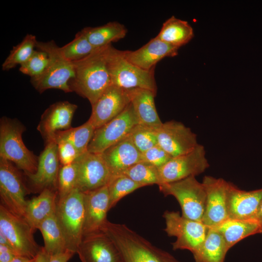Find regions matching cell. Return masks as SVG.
Returning a JSON list of instances; mask_svg holds the SVG:
<instances>
[{"label": "cell", "mask_w": 262, "mask_h": 262, "mask_svg": "<svg viewBox=\"0 0 262 262\" xmlns=\"http://www.w3.org/2000/svg\"><path fill=\"white\" fill-rule=\"evenodd\" d=\"M82 193L84 210L83 236L100 230L107 220L110 199L108 185Z\"/></svg>", "instance_id": "19"}, {"label": "cell", "mask_w": 262, "mask_h": 262, "mask_svg": "<svg viewBox=\"0 0 262 262\" xmlns=\"http://www.w3.org/2000/svg\"><path fill=\"white\" fill-rule=\"evenodd\" d=\"M229 249L222 235L209 228L205 239L193 253L196 262H224Z\"/></svg>", "instance_id": "27"}, {"label": "cell", "mask_w": 262, "mask_h": 262, "mask_svg": "<svg viewBox=\"0 0 262 262\" xmlns=\"http://www.w3.org/2000/svg\"><path fill=\"white\" fill-rule=\"evenodd\" d=\"M130 103L127 90L111 84L92 106L88 120L95 129L120 114Z\"/></svg>", "instance_id": "16"}, {"label": "cell", "mask_w": 262, "mask_h": 262, "mask_svg": "<svg viewBox=\"0 0 262 262\" xmlns=\"http://www.w3.org/2000/svg\"><path fill=\"white\" fill-rule=\"evenodd\" d=\"M77 173L76 161L60 168L58 178V199L66 196L75 189Z\"/></svg>", "instance_id": "37"}, {"label": "cell", "mask_w": 262, "mask_h": 262, "mask_svg": "<svg viewBox=\"0 0 262 262\" xmlns=\"http://www.w3.org/2000/svg\"><path fill=\"white\" fill-rule=\"evenodd\" d=\"M127 92L139 124L155 130L160 127L163 123L156 109V93L143 88L129 89Z\"/></svg>", "instance_id": "24"}, {"label": "cell", "mask_w": 262, "mask_h": 262, "mask_svg": "<svg viewBox=\"0 0 262 262\" xmlns=\"http://www.w3.org/2000/svg\"><path fill=\"white\" fill-rule=\"evenodd\" d=\"M50 256L46 252L44 246L35 258V262H49L50 259Z\"/></svg>", "instance_id": "43"}, {"label": "cell", "mask_w": 262, "mask_h": 262, "mask_svg": "<svg viewBox=\"0 0 262 262\" xmlns=\"http://www.w3.org/2000/svg\"><path fill=\"white\" fill-rule=\"evenodd\" d=\"M77 253L81 262H123L115 244L101 230L83 235Z\"/></svg>", "instance_id": "17"}, {"label": "cell", "mask_w": 262, "mask_h": 262, "mask_svg": "<svg viewBox=\"0 0 262 262\" xmlns=\"http://www.w3.org/2000/svg\"><path fill=\"white\" fill-rule=\"evenodd\" d=\"M49 62V56L46 52L34 50L28 60L20 66L19 70L22 73L30 76L31 78L36 77L44 72Z\"/></svg>", "instance_id": "38"}, {"label": "cell", "mask_w": 262, "mask_h": 262, "mask_svg": "<svg viewBox=\"0 0 262 262\" xmlns=\"http://www.w3.org/2000/svg\"><path fill=\"white\" fill-rule=\"evenodd\" d=\"M46 147L38 158L36 172L28 174L33 186L37 190L49 188L56 190L60 169L57 144L53 140L46 143Z\"/></svg>", "instance_id": "18"}, {"label": "cell", "mask_w": 262, "mask_h": 262, "mask_svg": "<svg viewBox=\"0 0 262 262\" xmlns=\"http://www.w3.org/2000/svg\"><path fill=\"white\" fill-rule=\"evenodd\" d=\"M97 49L91 44L81 31L75 34L71 41L59 49L66 60L73 62L86 57Z\"/></svg>", "instance_id": "33"}, {"label": "cell", "mask_w": 262, "mask_h": 262, "mask_svg": "<svg viewBox=\"0 0 262 262\" xmlns=\"http://www.w3.org/2000/svg\"><path fill=\"white\" fill-rule=\"evenodd\" d=\"M36 48L47 53L49 62L41 75L31 78L33 87L40 93L49 89L72 92L69 82L74 76L73 63L62 55L59 47L53 40L45 42L37 41Z\"/></svg>", "instance_id": "5"}, {"label": "cell", "mask_w": 262, "mask_h": 262, "mask_svg": "<svg viewBox=\"0 0 262 262\" xmlns=\"http://www.w3.org/2000/svg\"><path fill=\"white\" fill-rule=\"evenodd\" d=\"M76 161L78 173L75 189L84 192L108 184L112 176L101 154L88 151Z\"/></svg>", "instance_id": "14"}, {"label": "cell", "mask_w": 262, "mask_h": 262, "mask_svg": "<svg viewBox=\"0 0 262 262\" xmlns=\"http://www.w3.org/2000/svg\"><path fill=\"white\" fill-rule=\"evenodd\" d=\"M122 174L143 186L160 184L159 168L144 161L133 164Z\"/></svg>", "instance_id": "34"}, {"label": "cell", "mask_w": 262, "mask_h": 262, "mask_svg": "<svg viewBox=\"0 0 262 262\" xmlns=\"http://www.w3.org/2000/svg\"><path fill=\"white\" fill-rule=\"evenodd\" d=\"M37 229L42 235L44 247L50 256L68 250L56 213L42 221Z\"/></svg>", "instance_id": "30"}, {"label": "cell", "mask_w": 262, "mask_h": 262, "mask_svg": "<svg viewBox=\"0 0 262 262\" xmlns=\"http://www.w3.org/2000/svg\"><path fill=\"white\" fill-rule=\"evenodd\" d=\"M81 32L92 46L99 48L123 39L127 33V29L118 22L111 21L98 27H85Z\"/></svg>", "instance_id": "28"}, {"label": "cell", "mask_w": 262, "mask_h": 262, "mask_svg": "<svg viewBox=\"0 0 262 262\" xmlns=\"http://www.w3.org/2000/svg\"><path fill=\"white\" fill-rule=\"evenodd\" d=\"M16 256L11 247L0 245V262H11Z\"/></svg>", "instance_id": "41"}, {"label": "cell", "mask_w": 262, "mask_h": 262, "mask_svg": "<svg viewBox=\"0 0 262 262\" xmlns=\"http://www.w3.org/2000/svg\"><path fill=\"white\" fill-rule=\"evenodd\" d=\"M253 219L258 223L262 229V199Z\"/></svg>", "instance_id": "44"}, {"label": "cell", "mask_w": 262, "mask_h": 262, "mask_svg": "<svg viewBox=\"0 0 262 262\" xmlns=\"http://www.w3.org/2000/svg\"><path fill=\"white\" fill-rule=\"evenodd\" d=\"M129 135L141 153L158 144L156 130L139 124L132 129Z\"/></svg>", "instance_id": "36"}, {"label": "cell", "mask_w": 262, "mask_h": 262, "mask_svg": "<svg viewBox=\"0 0 262 262\" xmlns=\"http://www.w3.org/2000/svg\"><path fill=\"white\" fill-rule=\"evenodd\" d=\"M158 186L164 196L171 195L176 198L180 206L183 217L202 221L206 193L203 183L197 180L195 176Z\"/></svg>", "instance_id": "7"}, {"label": "cell", "mask_w": 262, "mask_h": 262, "mask_svg": "<svg viewBox=\"0 0 262 262\" xmlns=\"http://www.w3.org/2000/svg\"><path fill=\"white\" fill-rule=\"evenodd\" d=\"M77 105L67 101L55 102L43 113L37 127L46 143L52 140L55 133L71 128L73 115Z\"/></svg>", "instance_id": "20"}, {"label": "cell", "mask_w": 262, "mask_h": 262, "mask_svg": "<svg viewBox=\"0 0 262 262\" xmlns=\"http://www.w3.org/2000/svg\"><path fill=\"white\" fill-rule=\"evenodd\" d=\"M25 128L18 120L2 117L0 121V158L14 163L26 175L36 172L38 158L24 145Z\"/></svg>", "instance_id": "4"}, {"label": "cell", "mask_w": 262, "mask_h": 262, "mask_svg": "<svg viewBox=\"0 0 262 262\" xmlns=\"http://www.w3.org/2000/svg\"><path fill=\"white\" fill-rule=\"evenodd\" d=\"M58 193L56 190L46 188L40 194L27 200L24 218L34 229L45 219L56 213Z\"/></svg>", "instance_id": "25"}, {"label": "cell", "mask_w": 262, "mask_h": 262, "mask_svg": "<svg viewBox=\"0 0 262 262\" xmlns=\"http://www.w3.org/2000/svg\"><path fill=\"white\" fill-rule=\"evenodd\" d=\"M179 49L156 36L139 49L133 51L123 50V53L130 62L143 69L150 70L163 58L177 55Z\"/></svg>", "instance_id": "21"}, {"label": "cell", "mask_w": 262, "mask_h": 262, "mask_svg": "<svg viewBox=\"0 0 262 262\" xmlns=\"http://www.w3.org/2000/svg\"><path fill=\"white\" fill-rule=\"evenodd\" d=\"M139 122L131 103L110 121L96 129L88 146L90 153L101 154L127 137Z\"/></svg>", "instance_id": "10"}, {"label": "cell", "mask_w": 262, "mask_h": 262, "mask_svg": "<svg viewBox=\"0 0 262 262\" xmlns=\"http://www.w3.org/2000/svg\"><path fill=\"white\" fill-rule=\"evenodd\" d=\"M156 37L167 44L180 48L193 38L194 32L187 21L172 16L163 23Z\"/></svg>", "instance_id": "29"}, {"label": "cell", "mask_w": 262, "mask_h": 262, "mask_svg": "<svg viewBox=\"0 0 262 262\" xmlns=\"http://www.w3.org/2000/svg\"><path fill=\"white\" fill-rule=\"evenodd\" d=\"M37 41L35 35L27 34L21 42L13 47L1 65L2 70H9L27 61L34 51Z\"/></svg>", "instance_id": "32"}, {"label": "cell", "mask_w": 262, "mask_h": 262, "mask_svg": "<svg viewBox=\"0 0 262 262\" xmlns=\"http://www.w3.org/2000/svg\"><path fill=\"white\" fill-rule=\"evenodd\" d=\"M106 46L97 48L86 57L72 62L74 76L69 82V87L72 92L87 99L91 105L111 85Z\"/></svg>", "instance_id": "1"}, {"label": "cell", "mask_w": 262, "mask_h": 262, "mask_svg": "<svg viewBox=\"0 0 262 262\" xmlns=\"http://www.w3.org/2000/svg\"><path fill=\"white\" fill-rule=\"evenodd\" d=\"M56 143L57 145L59 161L63 165L73 163L81 156L71 143L66 141H60Z\"/></svg>", "instance_id": "40"}, {"label": "cell", "mask_w": 262, "mask_h": 262, "mask_svg": "<svg viewBox=\"0 0 262 262\" xmlns=\"http://www.w3.org/2000/svg\"><path fill=\"white\" fill-rule=\"evenodd\" d=\"M100 230L115 244L123 262H180L124 224L114 223L107 220Z\"/></svg>", "instance_id": "2"}, {"label": "cell", "mask_w": 262, "mask_h": 262, "mask_svg": "<svg viewBox=\"0 0 262 262\" xmlns=\"http://www.w3.org/2000/svg\"><path fill=\"white\" fill-rule=\"evenodd\" d=\"M164 230L169 236H174L173 250L186 249L193 253L202 243L209 227L202 222L190 220L180 215L178 212H164Z\"/></svg>", "instance_id": "9"}, {"label": "cell", "mask_w": 262, "mask_h": 262, "mask_svg": "<svg viewBox=\"0 0 262 262\" xmlns=\"http://www.w3.org/2000/svg\"><path fill=\"white\" fill-rule=\"evenodd\" d=\"M55 213L67 249L77 253L83 237L84 210L82 192L75 189L66 196L58 199Z\"/></svg>", "instance_id": "6"}, {"label": "cell", "mask_w": 262, "mask_h": 262, "mask_svg": "<svg viewBox=\"0 0 262 262\" xmlns=\"http://www.w3.org/2000/svg\"><path fill=\"white\" fill-rule=\"evenodd\" d=\"M262 199V188L246 191L229 182L227 196L228 218L253 219Z\"/></svg>", "instance_id": "22"}, {"label": "cell", "mask_w": 262, "mask_h": 262, "mask_svg": "<svg viewBox=\"0 0 262 262\" xmlns=\"http://www.w3.org/2000/svg\"><path fill=\"white\" fill-rule=\"evenodd\" d=\"M106 58L111 84L125 90L143 88L157 93L154 69H143L128 61L123 50L107 45Z\"/></svg>", "instance_id": "3"}, {"label": "cell", "mask_w": 262, "mask_h": 262, "mask_svg": "<svg viewBox=\"0 0 262 262\" xmlns=\"http://www.w3.org/2000/svg\"><path fill=\"white\" fill-rule=\"evenodd\" d=\"M172 157L158 144L141 153V161L158 168L166 164Z\"/></svg>", "instance_id": "39"}, {"label": "cell", "mask_w": 262, "mask_h": 262, "mask_svg": "<svg viewBox=\"0 0 262 262\" xmlns=\"http://www.w3.org/2000/svg\"><path fill=\"white\" fill-rule=\"evenodd\" d=\"M29 191L21 175L11 162L0 158V205L12 213L24 217Z\"/></svg>", "instance_id": "11"}, {"label": "cell", "mask_w": 262, "mask_h": 262, "mask_svg": "<svg viewBox=\"0 0 262 262\" xmlns=\"http://www.w3.org/2000/svg\"><path fill=\"white\" fill-rule=\"evenodd\" d=\"M202 183L206 199L201 222L209 228H214L229 218L227 196L229 182L222 178L205 176Z\"/></svg>", "instance_id": "15"}, {"label": "cell", "mask_w": 262, "mask_h": 262, "mask_svg": "<svg viewBox=\"0 0 262 262\" xmlns=\"http://www.w3.org/2000/svg\"><path fill=\"white\" fill-rule=\"evenodd\" d=\"M34 230L24 217L0 205V232L6 237L17 256L30 259L36 257L42 246L34 240Z\"/></svg>", "instance_id": "8"}, {"label": "cell", "mask_w": 262, "mask_h": 262, "mask_svg": "<svg viewBox=\"0 0 262 262\" xmlns=\"http://www.w3.org/2000/svg\"><path fill=\"white\" fill-rule=\"evenodd\" d=\"M74 254V252L66 250L63 252L51 256L49 262H67Z\"/></svg>", "instance_id": "42"}, {"label": "cell", "mask_w": 262, "mask_h": 262, "mask_svg": "<svg viewBox=\"0 0 262 262\" xmlns=\"http://www.w3.org/2000/svg\"><path fill=\"white\" fill-rule=\"evenodd\" d=\"M209 166L205 147L198 144L192 151L171 158L159 168L160 184L196 177L203 173Z\"/></svg>", "instance_id": "12"}, {"label": "cell", "mask_w": 262, "mask_h": 262, "mask_svg": "<svg viewBox=\"0 0 262 262\" xmlns=\"http://www.w3.org/2000/svg\"><path fill=\"white\" fill-rule=\"evenodd\" d=\"M35 258L30 259L23 256H16L11 262H35Z\"/></svg>", "instance_id": "45"}, {"label": "cell", "mask_w": 262, "mask_h": 262, "mask_svg": "<svg viewBox=\"0 0 262 262\" xmlns=\"http://www.w3.org/2000/svg\"><path fill=\"white\" fill-rule=\"evenodd\" d=\"M95 130L88 120L77 127L56 131L52 140L55 143L66 141L71 143L82 155L88 152V146Z\"/></svg>", "instance_id": "31"}, {"label": "cell", "mask_w": 262, "mask_h": 262, "mask_svg": "<svg viewBox=\"0 0 262 262\" xmlns=\"http://www.w3.org/2000/svg\"><path fill=\"white\" fill-rule=\"evenodd\" d=\"M101 154L112 177L122 174L128 168L141 161V153L133 143L129 134Z\"/></svg>", "instance_id": "23"}, {"label": "cell", "mask_w": 262, "mask_h": 262, "mask_svg": "<svg viewBox=\"0 0 262 262\" xmlns=\"http://www.w3.org/2000/svg\"><path fill=\"white\" fill-rule=\"evenodd\" d=\"M212 228L216 229L222 235L229 250L238 242L247 237L262 233L261 227L254 219L228 218L218 226Z\"/></svg>", "instance_id": "26"}, {"label": "cell", "mask_w": 262, "mask_h": 262, "mask_svg": "<svg viewBox=\"0 0 262 262\" xmlns=\"http://www.w3.org/2000/svg\"><path fill=\"white\" fill-rule=\"evenodd\" d=\"M110 210L123 197L144 187L124 174L113 177L108 184Z\"/></svg>", "instance_id": "35"}, {"label": "cell", "mask_w": 262, "mask_h": 262, "mask_svg": "<svg viewBox=\"0 0 262 262\" xmlns=\"http://www.w3.org/2000/svg\"><path fill=\"white\" fill-rule=\"evenodd\" d=\"M156 131L158 145L172 158L188 153L199 144L196 134L180 122L163 123Z\"/></svg>", "instance_id": "13"}]
</instances>
